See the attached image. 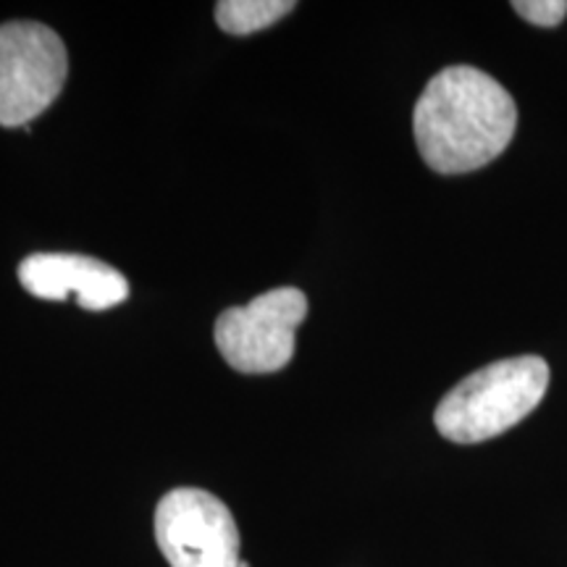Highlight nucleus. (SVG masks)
I'll return each instance as SVG.
<instances>
[{"mask_svg":"<svg viewBox=\"0 0 567 567\" xmlns=\"http://www.w3.org/2000/svg\"><path fill=\"white\" fill-rule=\"evenodd\" d=\"M517 109L494 76L450 66L425 84L413 111L415 145L436 174H467L499 158L513 142Z\"/></svg>","mask_w":567,"mask_h":567,"instance_id":"nucleus-1","label":"nucleus"},{"mask_svg":"<svg viewBox=\"0 0 567 567\" xmlns=\"http://www.w3.org/2000/svg\"><path fill=\"white\" fill-rule=\"evenodd\" d=\"M549 365L538 354L496 360L478 368L439 402L434 423L455 444H478L513 429L544 400Z\"/></svg>","mask_w":567,"mask_h":567,"instance_id":"nucleus-2","label":"nucleus"},{"mask_svg":"<svg viewBox=\"0 0 567 567\" xmlns=\"http://www.w3.org/2000/svg\"><path fill=\"white\" fill-rule=\"evenodd\" d=\"M66 74V45L51 27L0 24V126H30L61 95Z\"/></svg>","mask_w":567,"mask_h":567,"instance_id":"nucleus-3","label":"nucleus"},{"mask_svg":"<svg viewBox=\"0 0 567 567\" xmlns=\"http://www.w3.org/2000/svg\"><path fill=\"white\" fill-rule=\"evenodd\" d=\"M308 316V297L279 287L229 308L216 321V347L239 373H276L295 354V334Z\"/></svg>","mask_w":567,"mask_h":567,"instance_id":"nucleus-4","label":"nucleus"},{"mask_svg":"<svg viewBox=\"0 0 567 567\" xmlns=\"http://www.w3.org/2000/svg\"><path fill=\"white\" fill-rule=\"evenodd\" d=\"M155 542L172 567H239L237 523L218 496L174 488L155 507Z\"/></svg>","mask_w":567,"mask_h":567,"instance_id":"nucleus-5","label":"nucleus"},{"mask_svg":"<svg viewBox=\"0 0 567 567\" xmlns=\"http://www.w3.org/2000/svg\"><path fill=\"white\" fill-rule=\"evenodd\" d=\"M19 281L32 297L63 302L74 297L84 310H109L130 297L122 271L76 252H34L19 264Z\"/></svg>","mask_w":567,"mask_h":567,"instance_id":"nucleus-6","label":"nucleus"},{"mask_svg":"<svg viewBox=\"0 0 567 567\" xmlns=\"http://www.w3.org/2000/svg\"><path fill=\"white\" fill-rule=\"evenodd\" d=\"M292 0H221L216 6V21L229 34H252L292 13Z\"/></svg>","mask_w":567,"mask_h":567,"instance_id":"nucleus-7","label":"nucleus"},{"mask_svg":"<svg viewBox=\"0 0 567 567\" xmlns=\"http://www.w3.org/2000/svg\"><path fill=\"white\" fill-rule=\"evenodd\" d=\"M513 9L520 19L549 30L567 17V0H515Z\"/></svg>","mask_w":567,"mask_h":567,"instance_id":"nucleus-8","label":"nucleus"},{"mask_svg":"<svg viewBox=\"0 0 567 567\" xmlns=\"http://www.w3.org/2000/svg\"><path fill=\"white\" fill-rule=\"evenodd\" d=\"M239 567H250V565H247V563H245V559H243V563H239Z\"/></svg>","mask_w":567,"mask_h":567,"instance_id":"nucleus-9","label":"nucleus"}]
</instances>
